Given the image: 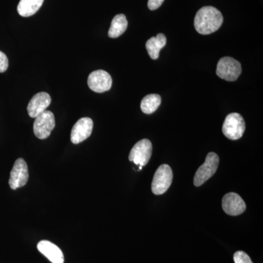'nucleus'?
I'll return each mask as SVG.
<instances>
[{"mask_svg": "<svg viewBox=\"0 0 263 263\" xmlns=\"http://www.w3.org/2000/svg\"><path fill=\"white\" fill-rule=\"evenodd\" d=\"M89 89L97 93L108 91L112 86V78L108 72L103 70L94 71L88 77Z\"/></svg>", "mask_w": 263, "mask_h": 263, "instance_id": "nucleus-9", "label": "nucleus"}, {"mask_svg": "<svg viewBox=\"0 0 263 263\" xmlns=\"http://www.w3.org/2000/svg\"><path fill=\"white\" fill-rule=\"evenodd\" d=\"M241 72L242 67L240 62L229 57L220 59L216 67V75L227 81H236Z\"/></svg>", "mask_w": 263, "mask_h": 263, "instance_id": "nucleus-3", "label": "nucleus"}, {"mask_svg": "<svg viewBox=\"0 0 263 263\" xmlns=\"http://www.w3.org/2000/svg\"><path fill=\"white\" fill-rule=\"evenodd\" d=\"M92 129V119L89 117L81 118L72 127L70 135L71 141L74 144H79L84 141L91 136Z\"/></svg>", "mask_w": 263, "mask_h": 263, "instance_id": "nucleus-10", "label": "nucleus"}, {"mask_svg": "<svg viewBox=\"0 0 263 263\" xmlns=\"http://www.w3.org/2000/svg\"><path fill=\"white\" fill-rule=\"evenodd\" d=\"M164 0H148V8L151 10H155L159 8L164 3Z\"/></svg>", "mask_w": 263, "mask_h": 263, "instance_id": "nucleus-20", "label": "nucleus"}, {"mask_svg": "<svg viewBox=\"0 0 263 263\" xmlns=\"http://www.w3.org/2000/svg\"><path fill=\"white\" fill-rule=\"evenodd\" d=\"M8 68V57L3 52L0 51V72H4Z\"/></svg>", "mask_w": 263, "mask_h": 263, "instance_id": "nucleus-19", "label": "nucleus"}, {"mask_svg": "<svg viewBox=\"0 0 263 263\" xmlns=\"http://www.w3.org/2000/svg\"><path fill=\"white\" fill-rule=\"evenodd\" d=\"M167 38L162 33L157 34V37H151L147 41L146 48L148 55L152 60H156L160 57V50L165 46Z\"/></svg>", "mask_w": 263, "mask_h": 263, "instance_id": "nucleus-14", "label": "nucleus"}, {"mask_svg": "<svg viewBox=\"0 0 263 263\" xmlns=\"http://www.w3.org/2000/svg\"><path fill=\"white\" fill-rule=\"evenodd\" d=\"M162 103V99L159 95L151 94L143 98L141 103L142 111L146 114H152L157 110Z\"/></svg>", "mask_w": 263, "mask_h": 263, "instance_id": "nucleus-17", "label": "nucleus"}, {"mask_svg": "<svg viewBox=\"0 0 263 263\" xmlns=\"http://www.w3.org/2000/svg\"><path fill=\"white\" fill-rule=\"evenodd\" d=\"M29 179L28 166L22 158L15 161L10 172L9 185L12 190H17L27 184Z\"/></svg>", "mask_w": 263, "mask_h": 263, "instance_id": "nucleus-8", "label": "nucleus"}, {"mask_svg": "<svg viewBox=\"0 0 263 263\" xmlns=\"http://www.w3.org/2000/svg\"><path fill=\"white\" fill-rule=\"evenodd\" d=\"M152 155V142L148 139L138 141L133 146L129 155V160L138 166L146 165Z\"/></svg>", "mask_w": 263, "mask_h": 263, "instance_id": "nucleus-7", "label": "nucleus"}, {"mask_svg": "<svg viewBox=\"0 0 263 263\" xmlns=\"http://www.w3.org/2000/svg\"><path fill=\"white\" fill-rule=\"evenodd\" d=\"M40 252L52 263H64L65 257L61 249L48 240H41L37 245Z\"/></svg>", "mask_w": 263, "mask_h": 263, "instance_id": "nucleus-13", "label": "nucleus"}, {"mask_svg": "<svg viewBox=\"0 0 263 263\" xmlns=\"http://www.w3.org/2000/svg\"><path fill=\"white\" fill-rule=\"evenodd\" d=\"M173 171L168 164H162L156 171L152 183V193L156 195L165 193L172 183Z\"/></svg>", "mask_w": 263, "mask_h": 263, "instance_id": "nucleus-5", "label": "nucleus"}, {"mask_svg": "<svg viewBox=\"0 0 263 263\" xmlns=\"http://www.w3.org/2000/svg\"><path fill=\"white\" fill-rule=\"evenodd\" d=\"M44 0H20L18 5V14L22 17H29L35 14L43 5Z\"/></svg>", "mask_w": 263, "mask_h": 263, "instance_id": "nucleus-15", "label": "nucleus"}, {"mask_svg": "<svg viewBox=\"0 0 263 263\" xmlns=\"http://www.w3.org/2000/svg\"><path fill=\"white\" fill-rule=\"evenodd\" d=\"M51 99L46 92H39L34 95L27 106L29 117L36 118L46 110L51 104Z\"/></svg>", "mask_w": 263, "mask_h": 263, "instance_id": "nucleus-12", "label": "nucleus"}, {"mask_svg": "<svg viewBox=\"0 0 263 263\" xmlns=\"http://www.w3.org/2000/svg\"><path fill=\"white\" fill-rule=\"evenodd\" d=\"M219 164V156L214 152H210L208 154L205 162L199 167L195 174V178H194L195 186H201L205 181L212 178L217 171Z\"/></svg>", "mask_w": 263, "mask_h": 263, "instance_id": "nucleus-4", "label": "nucleus"}, {"mask_svg": "<svg viewBox=\"0 0 263 263\" xmlns=\"http://www.w3.org/2000/svg\"><path fill=\"white\" fill-rule=\"evenodd\" d=\"M235 263H253L248 254L243 251H238L235 252L233 256Z\"/></svg>", "mask_w": 263, "mask_h": 263, "instance_id": "nucleus-18", "label": "nucleus"}, {"mask_svg": "<svg viewBox=\"0 0 263 263\" xmlns=\"http://www.w3.org/2000/svg\"><path fill=\"white\" fill-rule=\"evenodd\" d=\"M142 166H139V171H141V170L142 169Z\"/></svg>", "mask_w": 263, "mask_h": 263, "instance_id": "nucleus-21", "label": "nucleus"}, {"mask_svg": "<svg viewBox=\"0 0 263 263\" xmlns=\"http://www.w3.org/2000/svg\"><path fill=\"white\" fill-rule=\"evenodd\" d=\"M246 129L245 119L238 113L230 114L227 116L222 126V133L228 139H240L243 136Z\"/></svg>", "mask_w": 263, "mask_h": 263, "instance_id": "nucleus-2", "label": "nucleus"}, {"mask_svg": "<svg viewBox=\"0 0 263 263\" xmlns=\"http://www.w3.org/2000/svg\"><path fill=\"white\" fill-rule=\"evenodd\" d=\"M223 20V15L219 10L214 7L205 6L197 11L194 25L197 32L206 35L220 28Z\"/></svg>", "mask_w": 263, "mask_h": 263, "instance_id": "nucleus-1", "label": "nucleus"}, {"mask_svg": "<svg viewBox=\"0 0 263 263\" xmlns=\"http://www.w3.org/2000/svg\"><path fill=\"white\" fill-rule=\"evenodd\" d=\"M54 127V115L49 110H45L35 118L33 127L34 136L39 139H46L50 136Z\"/></svg>", "mask_w": 263, "mask_h": 263, "instance_id": "nucleus-6", "label": "nucleus"}, {"mask_svg": "<svg viewBox=\"0 0 263 263\" xmlns=\"http://www.w3.org/2000/svg\"><path fill=\"white\" fill-rule=\"evenodd\" d=\"M128 22L127 18L124 14L116 15L112 20L110 29L108 31V36L111 38L120 37L123 33L127 30Z\"/></svg>", "mask_w": 263, "mask_h": 263, "instance_id": "nucleus-16", "label": "nucleus"}, {"mask_svg": "<svg viewBox=\"0 0 263 263\" xmlns=\"http://www.w3.org/2000/svg\"><path fill=\"white\" fill-rule=\"evenodd\" d=\"M222 209L227 214L238 216L245 212L247 206L243 199L238 194L230 193L224 195L222 199Z\"/></svg>", "mask_w": 263, "mask_h": 263, "instance_id": "nucleus-11", "label": "nucleus"}]
</instances>
